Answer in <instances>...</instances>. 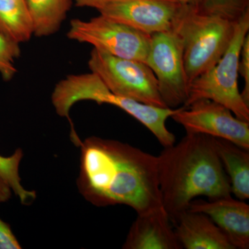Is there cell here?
Returning a JSON list of instances; mask_svg holds the SVG:
<instances>
[{"mask_svg":"<svg viewBox=\"0 0 249 249\" xmlns=\"http://www.w3.org/2000/svg\"><path fill=\"white\" fill-rule=\"evenodd\" d=\"M80 194L97 207L125 205L137 214L165 210L158 158L119 141L91 137L80 145Z\"/></svg>","mask_w":249,"mask_h":249,"instance_id":"6da1fadb","label":"cell"},{"mask_svg":"<svg viewBox=\"0 0 249 249\" xmlns=\"http://www.w3.org/2000/svg\"><path fill=\"white\" fill-rule=\"evenodd\" d=\"M157 158L162 203L172 224L198 196H232L214 137L186 133L178 143L164 147Z\"/></svg>","mask_w":249,"mask_h":249,"instance_id":"7a4b0ae2","label":"cell"},{"mask_svg":"<svg viewBox=\"0 0 249 249\" xmlns=\"http://www.w3.org/2000/svg\"><path fill=\"white\" fill-rule=\"evenodd\" d=\"M83 101L120 108L148 129L163 147L171 146L176 142V137L167 128L165 122L178 108L155 107L116 95L93 72L67 75L55 85L52 92V103L55 112L70 121L71 134L76 132L70 119V110L73 105Z\"/></svg>","mask_w":249,"mask_h":249,"instance_id":"3957f363","label":"cell"},{"mask_svg":"<svg viewBox=\"0 0 249 249\" xmlns=\"http://www.w3.org/2000/svg\"><path fill=\"white\" fill-rule=\"evenodd\" d=\"M237 22L202 14L195 6L181 5L171 30L182 42L185 70L190 84L222 58L233 38Z\"/></svg>","mask_w":249,"mask_h":249,"instance_id":"277c9868","label":"cell"},{"mask_svg":"<svg viewBox=\"0 0 249 249\" xmlns=\"http://www.w3.org/2000/svg\"><path fill=\"white\" fill-rule=\"evenodd\" d=\"M249 31V11L237 21L235 34L227 52L214 66L193 80L182 107L199 99H209L229 108L240 120L249 123V106L239 91V60L245 37Z\"/></svg>","mask_w":249,"mask_h":249,"instance_id":"5b68a950","label":"cell"},{"mask_svg":"<svg viewBox=\"0 0 249 249\" xmlns=\"http://www.w3.org/2000/svg\"><path fill=\"white\" fill-rule=\"evenodd\" d=\"M88 66L115 94L149 106L167 107L155 73L145 62L119 58L93 48Z\"/></svg>","mask_w":249,"mask_h":249,"instance_id":"8992f818","label":"cell"},{"mask_svg":"<svg viewBox=\"0 0 249 249\" xmlns=\"http://www.w3.org/2000/svg\"><path fill=\"white\" fill-rule=\"evenodd\" d=\"M67 36L114 56L145 63L151 41L150 34L101 15L88 21L71 19Z\"/></svg>","mask_w":249,"mask_h":249,"instance_id":"52a82bcc","label":"cell"},{"mask_svg":"<svg viewBox=\"0 0 249 249\" xmlns=\"http://www.w3.org/2000/svg\"><path fill=\"white\" fill-rule=\"evenodd\" d=\"M145 63L155 73L159 91L166 107H182L188 98L190 83L180 37L172 30L152 34Z\"/></svg>","mask_w":249,"mask_h":249,"instance_id":"ba28073f","label":"cell"},{"mask_svg":"<svg viewBox=\"0 0 249 249\" xmlns=\"http://www.w3.org/2000/svg\"><path fill=\"white\" fill-rule=\"evenodd\" d=\"M78 7L96 10L101 16L146 34L170 31L181 8L178 0H74Z\"/></svg>","mask_w":249,"mask_h":249,"instance_id":"9c48e42d","label":"cell"},{"mask_svg":"<svg viewBox=\"0 0 249 249\" xmlns=\"http://www.w3.org/2000/svg\"><path fill=\"white\" fill-rule=\"evenodd\" d=\"M170 118L182 125L186 133L225 139L249 150V123L236 117L220 103L197 100L188 107H178Z\"/></svg>","mask_w":249,"mask_h":249,"instance_id":"30bf717a","label":"cell"},{"mask_svg":"<svg viewBox=\"0 0 249 249\" xmlns=\"http://www.w3.org/2000/svg\"><path fill=\"white\" fill-rule=\"evenodd\" d=\"M188 210L209 216L225 234L235 249H249V206L232 196L209 199H194Z\"/></svg>","mask_w":249,"mask_h":249,"instance_id":"8fae6325","label":"cell"},{"mask_svg":"<svg viewBox=\"0 0 249 249\" xmlns=\"http://www.w3.org/2000/svg\"><path fill=\"white\" fill-rule=\"evenodd\" d=\"M124 249H182L165 210L137 214Z\"/></svg>","mask_w":249,"mask_h":249,"instance_id":"7c38bea8","label":"cell"},{"mask_svg":"<svg viewBox=\"0 0 249 249\" xmlns=\"http://www.w3.org/2000/svg\"><path fill=\"white\" fill-rule=\"evenodd\" d=\"M173 224L182 249H235L213 221L201 213L187 210Z\"/></svg>","mask_w":249,"mask_h":249,"instance_id":"4fadbf2b","label":"cell"},{"mask_svg":"<svg viewBox=\"0 0 249 249\" xmlns=\"http://www.w3.org/2000/svg\"><path fill=\"white\" fill-rule=\"evenodd\" d=\"M216 150L230 180L231 193L240 200L249 198V150L225 139L214 138Z\"/></svg>","mask_w":249,"mask_h":249,"instance_id":"5bb4252c","label":"cell"},{"mask_svg":"<svg viewBox=\"0 0 249 249\" xmlns=\"http://www.w3.org/2000/svg\"><path fill=\"white\" fill-rule=\"evenodd\" d=\"M34 36L47 37L60 30L71 9L73 0H26Z\"/></svg>","mask_w":249,"mask_h":249,"instance_id":"9a60e30c","label":"cell"},{"mask_svg":"<svg viewBox=\"0 0 249 249\" xmlns=\"http://www.w3.org/2000/svg\"><path fill=\"white\" fill-rule=\"evenodd\" d=\"M0 33L19 44L34 36V29L26 0H0Z\"/></svg>","mask_w":249,"mask_h":249,"instance_id":"2e32d148","label":"cell"},{"mask_svg":"<svg viewBox=\"0 0 249 249\" xmlns=\"http://www.w3.org/2000/svg\"><path fill=\"white\" fill-rule=\"evenodd\" d=\"M22 157L23 152L19 148L10 157L0 155V176L7 183L22 204L30 205L35 201L36 193L25 189L21 183L19 168Z\"/></svg>","mask_w":249,"mask_h":249,"instance_id":"e0dca14e","label":"cell"},{"mask_svg":"<svg viewBox=\"0 0 249 249\" xmlns=\"http://www.w3.org/2000/svg\"><path fill=\"white\" fill-rule=\"evenodd\" d=\"M197 9L237 22L249 11V0H200Z\"/></svg>","mask_w":249,"mask_h":249,"instance_id":"ac0fdd59","label":"cell"},{"mask_svg":"<svg viewBox=\"0 0 249 249\" xmlns=\"http://www.w3.org/2000/svg\"><path fill=\"white\" fill-rule=\"evenodd\" d=\"M19 44L0 33V75L4 81L12 80L18 72L15 62L20 57Z\"/></svg>","mask_w":249,"mask_h":249,"instance_id":"d6986e66","label":"cell"},{"mask_svg":"<svg viewBox=\"0 0 249 249\" xmlns=\"http://www.w3.org/2000/svg\"><path fill=\"white\" fill-rule=\"evenodd\" d=\"M238 73L245 80V88L241 92L242 99L249 106V34H247L242 44L239 60Z\"/></svg>","mask_w":249,"mask_h":249,"instance_id":"ffe728a7","label":"cell"},{"mask_svg":"<svg viewBox=\"0 0 249 249\" xmlns=\"http://www.w3.org/2000/svg\"><path fill=\"white\" fill-rule=\"evenodd\" d=\"M22 249L9 224L0 218V249Z\"/></svg>","mask_w":249,"mask_h":249,"instance_id":"44dd1931","label":"cell"},{"mask_svg":"<svg viewBox=\"0 0 249 249\" xmlns=\"http://www.w3.org/2000/svg\"><path fill=\"white\" fill-rule=\"evenodd\" d=\"M12 195L11 189L7 183L0 176V203L6 202L9 201Z\"/></svg>","mask_w":249,"mask_h":249,"instance_id":"7402d4cb","label":"cell"},{"mask_svg":"<svg viewBox=\"0 0 249 249\" xmlns=\"http://www.w3.org/2000/svg\"><path fill=\"white\" fill-rule=\"evenodd\" d=\"M181 4L190 5L198 8L200 0H178Z\"/></svg>","mask_w":249,"mask_h":249,"instance_id":"603a6c76","label":"cell"}]
</instances>
